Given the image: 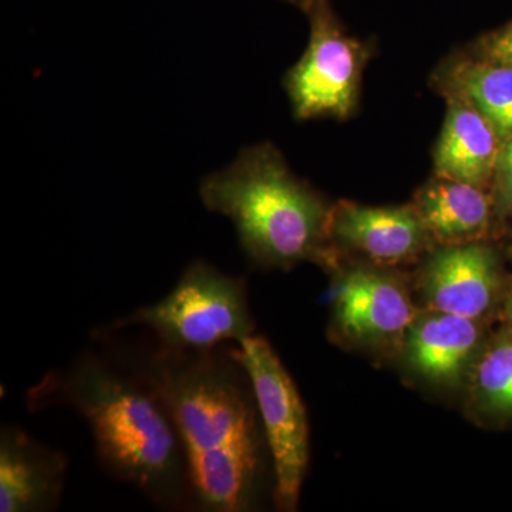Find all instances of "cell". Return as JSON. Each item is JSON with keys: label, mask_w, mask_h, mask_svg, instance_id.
<instances>
[{"label": "cell", "mask_w": 512, "mask_h": 512, "mask_svg": "<svg viewBox=\"0 0 512 512\" xmlns=\"http://www.w3.org/2000/svg\"><path fill=\"white\" fill-rule=\"evenodd\" d=\"M289 3H292V5L299 6L302 10L308 6V3L311 2V0H288Z\"/></svg>", "instance_id": "cell-18"}, {"label": "cell", "mask_w": 512, "mask_h": 512, "mask_svg": "<svg viewBox=\"0 0 512 512\" xmlns=\"http://www.w3.org/2000/svg\"><path fill=\"white\" fill-rule=\"evenodd\" d=\"M476 393L485 409L512 416V340L491 346L478 362Z\"/></svg>", "instance_id": "cell-15"}, {"label": "cell", "mask_w": 512, "mask_h": 512, "mask_svg": "<svg viewBox=\"0 0 512 512\" xmlns=\"http://www.w3.org/2000/svg\"><path fill=\"white\" fill-rule=\"evenodd\" d=\"M427 229L409 207H366L340 202L329 215V235L382 264H397L423 248Z\"/></svg>", "instance_id": "cell-10"}, {"label": "cell", "mask_w": 512, "mask_h": 512, "mask_svg": "<svg viewBox=\"0 0 512 512\" xmlns=\"http://www.w3.org/2000/svg\"><path fill=\"white\" fill-rule=\"evenodd\" d=\"M498 286L497 259L484 245H450L430 259L423 291L431 309L477 319L494 301Z\"/></svg>", "instance_id": "cell-8"}, {"label": "cell", "mask_w": 512, "mask_h": 512, "mask_svg": "<svg viewBox=\"0 0 512 512\" xmlns=\"http://www.w3.org/2000/svg\"><path fill=\"white\" fill-rule=\"evenodd\" d=\"M53 393L72 404L92 430L107 470L165 507L191 494L183 443L163 400L137 372L86 356L59 379Z\"/></svg>", "instance_id": "cell-2"}, {"label": "cell", "mask_w": 512, "mask_h": 512, "mask_svg": "<svg viewBox=\"0 0 512 512\" xmlns=\"http://www.w3.org/2000/svg\"><path fill=\"white\" fill-rule=\"evenodd\" d=\"M201 200L234 222L255 262L292 266L316 258L329 235L322 198L296 178L272 144L247 148L227 170L204 178Z\"/></svg>", "instance_id": "cell-3"}, {"label": "cell", "mask_w": 512, "mask_h": 512, "mask_svg": "<svg viewBox=\"0 0 512 512\" xmlns=\"http://www.w3.org/2000/svg\"><path fill=\"white\" fill-rule=\"evenodd\" d=\"M303 12L311 20V39L285 77L293 114L299 120L343 119L355 107L362 49L340 28L329 0H311Z\"/></svg>", "instance_id": "cell-6"}, {"label": "cell", "mask_w": 512, "mask_h": 512, "mask_svg": "<svg viewBox=\"0 0 512 512\" xmlns=\"http://www.w3.org/2000/svg\"><path fill=\"white\" fill-rule=\"evenodd\" d=\"M161 346L134 372L163 400L183 443L191 497L201 510L252 507L261 471V433L254 387L234 352Z\"/></svg>", "instance_id": "cell-1"}, {"label": "cell", "mask_w": 512, "mask_h": 512, "mask_svg": "<svg viewBox=\"0 0 512 512\" xmlns=\"http://www.w3.org/2000/svg\"><path fill=\"white\" fill-rule=\"evenodd\" d=\"M494 178L504 200L512 202V138L501 146Z\"/></svg>", "instance_id": "cell-17"}, {"label": "cell", "mask_w": 512, "mask_h": 512, "mask_svg": "<svg viewBox=\"0 0 512 512\" xmlns=\"http://www.w3.org/2000/svg\"><path fill=\"white\" fill-rule=\"evenodd\" d=\"M448 94L480 111L501 140L512 138V67L463 60L448 70Z\"/></svg>", "instance_id": "cell-14"}, {"label": "cell", "mask_w": 512, "mask_h": 512, "mask_svg": "<svg viewBox=\"0 0 512 512\" xmlns=\"http://www.w3.org/2000/svg\"><path fill=\"white\" fill-rule=\"evenodd\" d=\"M335 306L339 328L362 342L399 338L416 320L402 286L369 269H355L343 276Z\"/></svg>", "instance_id": "cell-9"}, {"label": "cell", "mask_w": 512, "mask_h": 512, "mask_svg": "<svg viewBox=\"0 0 512 512\" xmlns=\"http://www.w3.org/2000/svg\"><path fill=\"white\" fill-rule=\"evenodd\" d=\"M247 370L261 413L266 443L274 464L276 505H298L309 464V426L298 389L275 350L259 336H248L235 350Z\"/></svg>", "instance_id": "cell-5"}, {"label": "cell", "mask_w": 512, "mask_h": 512, "mask_svg": "<svg viewBox=\"0 0 512 512\" xmlns=\"http://www.w3.org/2000/svg\"><path fill=\"white\" fill-rule=\"evenodd\" d=\"M476 59L512 67V20L503 28L481 37L476 43Z\"/></svg>", "instance_id": "cell-16"}, {"label": "cell", "mask_w": 512, "mask_h": 512, "mask_svg": "<svg viewBox=\"0 0 512 512\" xmlns=\"http://www.w3.org/2000/svg\"><path fill=\"white\" fill-rule=\"evenodd\" d=\"M483 190L437 175L421 190L416 210L427 231L444 244H470L483 237L490 224V198Z\"/></svg>", "instance_id": "cell-13"}, {"label": "cell", "mask_w": 512, "mask_h": 512, "mask_svg": "<svg viewBox=\"0 0 512 512\" xmlns=\"http://www.w3.org/2000/svg\"><path fill=\"white\" fill-rule=\"evenodd\" d=\"M501 138L480 111L450 97L446 121L434 151L439 177L487 187L494 178Z\"/></svg>", "instance_id": "cell-11"}, {"label": "cell", "mask_w": 512, "mask_h": 512, "mask_svg": "<svg viewBox=\"0 0 512 512\" xmlns=\"http://www.w3.org/2000/svg\"><path fill=\"white\" fill-rule=\"evenodd\" d=\"M141 325L165 348L207 350L252 333L244 285L197 261L185 269L170 295L121 319L116 328Z\"/></svg>", "instance_id": "cell-4"}, {"label": "cell", "mask_w": 512, "mask_h": 512, "mask_svg": "<svg viewBox=\"0 0 512 512\" xmlns=\"http://www.w3.org/2000/svg\"><path fill=\"white\" fill-rule=\"evenodd\" d=\"M67 460L19 427L0 436V511L43 512L59 503Z\"/></svg>", "instance_id": "cell-7"}, {"label": "cell", "mask_w": 512, "mask_h": 512, "mask_svg": "<svg viewBox=\"0 0 512 512\" xmlns=\"http://www.w3.org/2000/svg\"><path fill=\"white\" fill-rule=\"evenodd\" d=\"M478 339L476 319L437 312L413 323L407 333V355L426 379L453 384L470 362Z\"/></svg>", "instance_id": "cell-12"}, {"label": "cell", "mask_w": 512, "mask_h": 512, "mask_svg": "<svg viewBox=\"0 0 512 512\" xmlns=\"http://www.w3.org/2000/svg\"><path fill=\"white\" fill-rule=\"evenodd\" d=\"M508 316H510L511 322H512V299L510 302H508V308H507Z\"/></svg>", "instance_id": "cell-19"}]
</instances>
